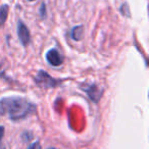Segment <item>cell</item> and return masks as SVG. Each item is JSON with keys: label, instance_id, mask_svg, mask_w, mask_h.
Returning <instances> with one entry per match:
<instances>
[{"label": "cell", "instance_id": "1", "mask_svg": "<svg viewBox=\"0 0 149 149\" xmlns=\"http://www.w3.org/2000/svg\"><path fill=\"white\" fill-rule=\"evenodd\" d=\"M36 108V104L19 96H9L0 99V116H7L13 122L27 118L35 113Z\"/></svg>", "mask_w": 149, "mask_h": 149}, {"label": "cell", "instance_id": "2", "mask_svg": "<svg viewBox=\"0 0 149 149\" xmlns=\"http://www.w3.org/2000/svg\"><path fill=\"white\" fill-rule=\"evenodd\" d=\"M60 80L54 79L45 70H39L35 77V83L42 89H50L55 88L60 84Z\"/></svg>", "mask_w": 149, "mask_h": 149}, {"label": "cell", "instance_id": "3", "mask_svg": "<svg viewBox=\"0 0 149 149\" xmlns=\"http://www.w3.org/2000/svg\"><path fill=\"white\" fill-rule=\"evenodd\" d=\"M17 37L24 46H28L31 42L30 30L23 21L17 22Z\"/></svg>", "mask_w": 149, "mask_h": 149}, {"label": "cell", "instance_id": "4", "mask_svg": "<svg viewBox=\"0 0 149 149\" xmlns=\"http://www.w3.org/2000/svg\"><path fill=\"white\" fill-rule=\"evenodd\" d=\"M46 60L52 66H59L63 62V58H62L61 54L55 48L48 50V52L46 53Z\"/></svg>", "mask_w": 149, "mask_h": 149}, {"label": "cell", "instance_id": "5", "mask_svg": "<svg viewBox=\"0 0 149 149\" xmlns=\"http://www.w3.org/2000/svg\"><path fill=\"white\" fill-rule=\"evenodd\" d=\"M83 90L88 94V96H89L90 99L94 102H97L102 96V91L100 89H98L97 86L94 85V84L88 86V87H86L85 86V87H83Z\"/></svg>", "mask_w": 149, "mask_h": 149}, {"label": "cell", "instance_id": "6", "mask_svg": "<svg viewBox=\"0 0 149 149\" xmlns=\"http://www.w3.org/2000/svg\"><path fill=\"white\" fill-rule=\"evenodd\" d=\"M84 36V26L80 25L72 30V38L74 41H80Z\"/></svg>", "mask_w": 149, "mask_h": 149}, {"label": "cell", "instance_id": "7", "mask_svg": "<svg viewBox=\"0 0 149 149\" xmlns=\"http://www.w3.org/2000/svg\"><path fill=\"white\" fill-rule=\"evenodd\" d=\"M8 11H9V7L7 4H4L0 7V28L3 27V25L5 24L8 17Z\"/></svg>", "mask_w": 149, "mask_h": 149}, {"label": "cell", "instance_id": "8", "mask_svg": "<svg viewBox=\"0 0 149 149\" xmlns=\"http://www.w3.org/2000/svg\"><path fill=\"white\" fill-rule=\"evenodd\" d=\"M120 13H123V15H126V17H130L131 15L130 10H129V5L127 3H124L120 6Z\"/></svg>", "mask_w": 149, "mask_h": 149}, {"label": "cell", "instance_id": "9", "mask_svg": "<svg viewBox=\"0 0 149 149\" xmlns=\"http://www.w3.org/2000/svg\"><path fill=\"white\" fill-rule=\"evenodd\" d=\"M39 13H40V17H41L42 19H45L46 17V5L44 2L41 3V5H40Z\"/></svg>", "mask_w": 149, "mask_h": 149}, {"label": "cell", "instance_id": "10", "mask_svg": "<svg viewBox=\"0 0 149 149\" xmlns=\"http://www.w3.org/2000/svg\"><path fill=\"white\" fill-rule=\"evenodd\" d=\"M28 149H42V146H41V144H40L39 142H34V143H32V144L30 145Z\"/></svg>", "mask_w": 149, "mask_h": 149}, {"label": "cell", "instance_id": "11", "mask_svg": "<svg viewBox=\"0 0 149 149\" xmlns=\"http://www.w3.org/2000/svg\"><path fill=\"white\" fill-rule=\"evenodd\" d=\"M4 127L3 126H0V143H1V141H2L3 139V136H4Z\"/></svg>", "mask_w": 149, "mask_h": 149}, {"label": "cell", "instance_id": "12", "mask_svg": "<svg viewBox=\"0 0 149 149\" xmlns=\"http://www.w3.org/2000/svg\"><path fill=\"white\" fill-rule=\"evenodd\" d=\"M0 149H5L4 145H3V144H1V143H0Z\"/></svg>", "mask_w": 149, "mask_h": 149}, {"label": "cell", "instance_id": "13", "mask_svg": "<svg viewBox=\"0 0 149 149\" xmlns=\"http://www.w3.org/2000/svg\"><path fill=\"white\" fill-rule=\"evenodd\" d=\"M47 149H56V148H54V147H49V148H47Z\"/></svg>", "mask_w": 149, "mask_h": 149}, {"label": "cell", "instance_id": "14", "mask_svg": "<svg viewBox=\"0 0 149 149\" xmlns=\"http://www.w3.org/2000/svg\"><path fill=\"white\" fill-rule=\"evenodd\" d=\"M28 1H35V0H28Z\"/></svg>", "mask_w": 149, "mask_h": 149}]
</instances>
